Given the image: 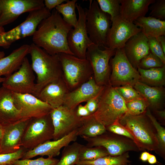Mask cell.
I'll return each instance as SVG.
<instances>
[{"label":"cell","mask_w":165,"mask_h":165,"mask_svg":"<svg viewBox=\"0 0 165 165\" xmlns=\"http://www.w3.org/2000/svg\"><path fill=\"white\" fill-rule=\"evenodd\" d=\"M155 0H120V16L125 20L134 23L145 16L149 6Z\"/></svg>","instance_id":"cell-24"},{"label":"cell","mask_w":165,"mask_h":165,"mask_svg":"<svg viewBox=\"0 0 165 165\" xmlns=\"http://www.w3.org/2000/svg\"><path fill=\"white\" fill-rule=\"evenodd\" d=\"M125 102L128 113L132 116H138L146 113L149 107L148 102L144 98Z\"/></svg>","instance_id":"cell-36"},{"label":"cell","mask_w":165,"mask_h":165,"mask_svg":"<svg viewBox=\"0 0 165 165\" xmlns=\"http://www.w3.org/2000/svg\"><path fill=\"white\" fill-rule=\"evenodd\" d=\"M31 66L37 76L35 91L32 94L37 97L48 84L63 78V73L58 54L50 55L33 43L29 52Z\"/></svg>","instance_id":"cell-2"},{"label":"cell","mask_w":165,"mask_h":165,"mask_svg":"<svg viewBox=\"0 0 165 165\" xmlns=\"http://www.w3.org/2000/svg\"><path fill=\"white\" fill-rule=\"evenodd\" d=\"M70 91L62 78L46 86L36 97L55 108L63 105L65 96Z\"/></svg>","instance_id":"cell-22"},{"label":"cell","mask_w":165,"mask_h":165,"mask_svg":"<svg viewBox=\"0 0 165 165\" xmlns=\"http://www.w3.org/2000/svg\"><path fill=\"white\" fill-rule=\"evenodd\" d=\"M123 48L128 61L137 69L141 60L151 52L148 38L141 31L131 37Z\"/></svg>","instance_id":"cell-21"},{"label":"cell","mask_w":165,"mask_h":165,"mask_svg":"<svg viewBox=\"0 0 165 165\" xmlns=\"http://www.w3.org/2000/svg\"><path fill=\"white\" fill-rule=\"evenodd\" d=\"M81 137L86 142V146H102L106 149L110 156L120 155L129 151H141L131 139L107 131L94 137Z\"/></svg>","instance_id":"cell-10"},{"label":"cell","mask_w":165,"mask_h":165,"mask_svg":"<svg viewBox=\"0 0 165 165\" xmlns=\"http://www.w3.org/2000/svg\"><path fill=\"white\" fill-rule=\"evenodd\" d=\"M76 114L80 117L88 116L90 115L89 112L85 106L79 105L76 108Z\"/></svg>","instance_id":"cell-46"},{"label":"cell","mask_w":165,"mask_h":165,"mask_svg":"<svg viewBox=\"0 0 165 165\" xmlns=\"http://www.w3.org/2000/svg\"></svg>","instance_id":"cell-57"},{"label":"cell","mask_w":165,"mask_h":165,"mask_svg":"<svg viewBox=\"0 0 165 165\" xmlns=\"http://www.w3.org/2000/svg\"><path fill=\"white\" fill-rule=\"evenodd\" d=\"M127 113L125 101L114 87L110 84L105 86L93 114L96 119L105 126L119 121Z\"/></svg>","instance_id":"cell-4"},{"label":"cell","mask_w":165,"mask_h":165,"mask_svg":"<svg viewBox=\"0 0 165 165\" xmlns=\"http://www.w3.org/2000/svg\"><path fill=\"white\" fill-rule=\"evenodd\" d=\"M159 42L164 53L165 54V36L163 35L156 38Z\"/></svg>","instance_id":"cell-48"},{"label":"cell","mask_w":165,"mask_h":165,"mask_svg":"<svg viewBox=\"0 0 165 165\" xmlns=\"http://www.w3.org/2000/svg\"><path fill=\"white\" fill-rule=\"evenodd\" d=\"M30 49V45H23L0 59V77L7 76L18 70L25 58L29 54Z\"/></svg>","instance_id":"cell-25"},{"label":"cell","mask_w":165,"mask_h":165,"mask_svg":"<svg viewBox=\"0 0 165 165\" xmlns=\"http://www.w3.org/2000/svg\"><path fill=\"white\" fill-rule=\"evenodd\" d=\"M134 24L141 30L147 37H157L165 35V21L150 16L138 18Z\"/></svg>","instance_id":"cell-27"},{"label":"cell","mask_w":165,"mask_h":165,"mask_svg":"<svg viewBox=\"0 0 165 165\" xmlns=\"http://www.w3.org/2000/svg\"><path fill=\"white\" fill-rule=\"evenodd\" d=\"M103 91L98 95L90 99L86 102L85 106L91 115L94 114L97 111L98 107L100 97Z\"/></svg>","instance_id":"cell-44"},{"label":"cell","mask_w":165,"mask_h":165,"mask_svg":"<svg viewBox=\"0 0 165 165\" xmlns=\"http://www.w3.org/2000/svg\"><path fill=\"white\" fill-rule=\"evenodd\" d=\"M106 131L105 126L98 122L93 114L81 117V124L77 129V134L81 137L93 138Z\"/></svg>","instance_id":"cell-28"},{"label":"cell","mask_w":165,"mask_h":165,"mask_svg":"<svg viewBox=\"0 0 165 165\" xmlns=\"http://www.w3.org/2000/svg\"><path fill=\"white\" fill-rule=\"evenodd\" d=\"M2 125L0 124V143L2 136Z\"/></svg>","instance_id":"cell-53"},{"label":"cell","mask_w":165,"mask_h":165,"mask_svg":"<svg viewBox=\"0 0 165 165\" xmlns=\"http://www.w3.org/2000/svg\"><path fill=\"white\" fill-rule=\"evenodd\" d=\"M1 9H0V16L1 15Z\"/></svg>","instance_id":"cell-56"},{"label":"cell","mask_w":165,"mask_h":165,"mask_svg":"<svg viewBox=\"0 0 165 165\" xmlns=\"http://www.w3.org/2000/svg\"><path fill=\"white\" fill-rule=\"evenodd\" d=\"M139 82L149 86H163L165 84V65L161 68L147 69L137 68Z\"/></svg>","instance_id":"cell-29"},{"label":"cell","mask_w":165,"mask_h":165,"mask_svg":"<svg viewBox=\"0 0 165 165\" xmlns=\"http://www.w3.org/2000/svg\"><path fill=\"white\" fill-rule=\"evenodd\" d=\"M159 120L165 124V110H158L153 111Z\"/></svg>","instance_id":"cell-47"},{"label":"cell","mask_w":165,"mask_h":165,"mask_svg":"<svg viewBox=\"0 0 165 165\" xmlns=\"http://www.w3.org/2000/svg\"><path fill=\"white\" fill-rule=\"evenodd\" d=\"M5 32L4 28L3 27H0V34L3 33Z\"/></svg>","instance_id":"cell-52"},{"label":"cell","mask_w":165,"mask_h":165,"mask_svg":"<svg viewBox=\"0 0 165 165\" xmlns=\"http://www.w3.org/2000/svg\"><path fill=\"white\" fill-rule=\"evenodd\" d=\"M21 119L20 112L14 103L13 92L2 86L0 88V124L5 125Z\"/></svg>","instance_id":"cell-23"},{"label":"cell","mask_w":165,"mask_h":165,"mask_svg":"<svg viewBox=\"0 0 165 165\" xmlns=\"http://www.w3.org/2000/svg\"><path fill=\"white\" fill-rule=\"evenodd\" d=\"M44 7L43 0H0V27L13 22L24 13Z\"/></svg>","instance_id":"cell-16"},{"label":"cell","mask_w":165,"mask_h":165,"mask_svg":"<svg viewBox=\"0 0 165 165\" xmlns=\"http://www.w3.org/2000/svg\"><path fill=\"white\" fill-rule=\"evenodd\" d=\"M147 161L150 164L157 163V161L156 156L152 154H150Z\"/></svg>","instance_id":"cell-50"},{"label":"cell","mask_w":165,"mask_h":165,"mask_svg":"<svg viewBox=\"0 0 165 165\" xmlns=\"http://www.w3.org/2000/svg\"><path fill=\"white\" fill-rule=\"evenodd\" d=\"M76 9L78 12V19L75 26L71 29L68 34L67 42L69 48L74 56L85 59L87 48L92 43L86 30L84 9L77 3Z\"/></svg>","instance_id":"cell-12"},{"label":"cell","mask_w":165,"mask_h":165,"mask_svg":"<svg viewBox=\"0 0 165 165\" xmlns=\"http://www.w3.org/2000/svg\"><path fill=\"white\" fill-rule=\"evenodd\" d=\"M123 165H131L130 163H128L126 164H125Z\"/></svg>","instance_id":"cell-55"},{"label":"cell","mask_w":165,"mask_h":165,"mask_svg":"<svg viewBox=\"0 0 165 165\" xmlns=\"http://www.w3.org/2000/svg\"></svg>","instance_id":"cell-58"},{"label":"cell","mask_w":165,"mask_h":165,"mask_svg":"<svg viewBox=\"0 0 165 165\" xmlns=\"http://www.w3.org/2000/svg\"><path fill=\"white\" fill-rule=\"evenodd\" d=\"M78 136L76 130L58 140L45 142L32 149L27 151L21 159H30L38 156L52 157L58 156L61 149L69 145L71 142L75 141Z\"/></svg>","instance_id":"cell-20"},{"label":"cell","mask_w":165,"mask_h":165,"mask_svg":"<svg viewBox=\"0 0 165 165\" xmlns=\"http://www.w3.org/2000/svg\"><path fill=\"white\" fill-rule=\"evenodd\" d=\"M146 115L152 122L156 130L159 143L158 149L156 153L164 160L165 159V129L157 121L155 116L152 114L148 108Z\"/></svg>","instance_id":"cell-34"},{"label":"cell","mask_w":165,"mask_h":165,"mask_svg":"<svg viewBox=\"0 0 165 165\" xmlns=\"http://www.w3.org/2000/svg\"><path fill=\"white\" fill-rule=\"evenodd\" d=\"M151 5L149 7L151 12L149 16L164 20L165 0H155V2Z\"/></svg>","instance_id":"cell-41"},{"label":"cell","mask_w":165,"mask_h":165,"mask_svg":"<svg viewBox=\"0 0 165 165\" xmlns=\"http://www.w3.org/2000/svg\"><path fill=\"white\" fill-rule=\"evenodd\" d=\"M77 0H67L65 3L57 6L56 10L63 16V20L73 28L76 24L78 19L75 12Z\"/></svg>","instance_id":"cell-32"},{"label":"cell","mask_w":165,"mask_h":165,"mask_svg":"<svg viewBox=\"0 0 165 165\" xmlns=\"http://www.w3.org/2000/svg\"><path fill=\"white\" fill-rule=\"evenodd\" d=\"M105 127L107 131L131 139L134 142V139L133 136L119 123V121Z\"/></svg>","instance_id":"cell-42"},{"label":"cell","mask_w":165,"mask_h":165,"mask_svg":"<svg viewBox=\"0 0 165 165\" xmlns=\"http://www.w3.org/2000/svg\"><path fill=\"white\" fill-rule=\"evenodd\" d=\"M31 119H22L13 123L2 126L0 154L13 153L20 148L24 133Z\"/></svg>","instance_id":"cell-18"},{"label":"cell","mask_w":165,"mask_h":165,"mask_svg":"<svg viewBox=\"0 0 165 165\" xmlns=\"http://www.w3.org/2000/svg\"><path fill=\"white\" fill-rule=\"evenodd\" d=\"M116 50L108 48L102 50L93 43L87 48L86 58L89 61L91 65L94 80L97 84L100 86H105L110 84L109 61L115 54Z\"/></svg>","instance_id":"cell-11"},{"label":"cell","mask_w":165,"mask_h":165,"mask_svg":"<svg viewBox=\"0 0 165 165\" xmlns=\"http://www.w3.org/2000/svg\"><path fill=\"white\" fill-rule=\"evenodd\" d=\"M72 28L54 9L50 16L38 25L32 35L33 43L50 55L64 53L74 55L69 48L67 39Z\"/></svg>","instance_id":"cell-1"},{"label":"cell","mask_w":165,"mask_h":165,"mask_svg":"<svg viewBox=\"0 0 165 165\" xmlns=\"http://www.w3.org/2000/svg\"><path fill=\"white\" fill-rule=\"evenodd\" d=\"M54 128L50 113L38 118H31L24 133L21 146L32 149L53 139Z\"/></svg>","instance_id":"cell-8"},{"label":"cell","mask_w":165,"mask_h":165,"mask_svg":"<svg viewBox=\"0 0 165 165\" xmlns=\"http://www.w3.org/2000/svg\"><path fill=\"white\" fill-rule=\"evenodd\" d=\"M84 9L86 28L90 40L99 47L105 49L112 23L110 16L101 10L95 0H90L88 8Z\"/></svg>","instance_id":"cell-6"},{"label":"cell","mask_w":165,"mask_h":165,"mask_svg":"<svg viewBox=\"0 0 165 165\" xmlns=\"http://www.w3.org/2000/svg\"><path fill=\"white\" fill-rule=\"evenodd\" d=\"M114 87L125 102L144 98L138 91L130 85H126Z\"/></svg>","instance_id":"cell-37"},{"label":"cell","mask_w":165,"mask_h":165,"mask_svg":"<svg viewBox=\"0 0 165 165\" xmlns=\"http://www.w3.org/2000/svg\"><path fill=\"white\" fill-rule=\"evenodd\" d=\"M150 154V153L146 151L143 152L141 154L139 159L142 161H147Z\"/></svg>","instance_id":"cell-49"},{"label":"cell","mask_w":165,"mask_h":165,"mask_svg":"<svg viewBox=\"0 0 165 165\" xmlns=\"http://www.w3.org/2000/svg\"><path fill=\"white\" fill-rule=\"evenodd\" d=\"M134 87L148 102L149 108L153 111L161 110L165 97L163 86H151L138 81L135 84Z\"/></svg>","instance_id":"cell-26"},{"label":"cell","mask_w":165,"mask_h":165,"mask_svg":"<svg viewBox=\"0 0 165 165\" xmlns=\"http://www.w3.org/2000/svg\"><path fill=\"white\" fill-rule=\"evenodd\" d=\"M14 105L20 112L21 119L38 118L49 113L53 108L31 94L13 92Z\"/></svg>","instance_id":"cell-17"},{"label":"cell","mask_w":165,"mask_h":165,"mask_svg":"<svg viewBox=\"0 0 165 165\" xmlns=\"http://www.w3.org/2000/svg\"><path fill=\"white\" fill-rule=\"evenodd\" d=\"M28 150L21 147L16 152L0 154V165H13L16 161L22 159L24 153Z\"/></svg>","instance_id":"cell-40"},{"label":"cell","mask_w":165,"mask_h":165,"mask_svg":"<svg viewBox=\"0 0 165 165\" xmlns=\"http://www.w3.org/2000/svg\"><path fill=\"white\" fill-rule=\"evenodd\" d=\"M58 54L63 73V78L70 91L87 81L93 76L89 61L64 53Z\"/></svg>","instance_id":"cell-5"},{"label":"cell","mask_w":165,"mask_h":165,"mask_svg":"<svg viewBox=\"0 0 165 165\" xmlns=\"http://www.w3.org/2000/svg\"><path fill=\"white\" fill-rule=\"evenodd\" d=\"M111 61L112 72L109 83L113 87L129 85L133 87L139 81L140 76L137 69L130 62L123 48L116 49Z\"/></svg>","instance_id":"cell-9"},{"label":"cell","mask_w":165,"mask_h":165,"mask_svg":"<svg viewBox=\"0 0 165 165\" xmlns=\"http://www.w3.org/2000/svg\"><path fill=\"white\" fill-rule=\"evenodd\" d=\"M51 14L50 11L45 7L29 12L22 23L8 31L0 34V46L8 49L17 40L32 36L40 22Z\"/></svg>","instance_id":"cell-7"},{"label":"cell","mask_w":165,"mask_h":165,"mask_svg":"<svg viewBox=\"0 0 165 165\" xmlns=\"http://www.w3.org/2000/svg\"><path fill=\"white\" fill-rule=\"evenodd\" d=\"M76 108L71 109L63 105L51 110L50 115L54 128L53 140L68 135L80 126L81 117L76 114Z\"/></svg>","instance_id":"cell-13"},{"label":"cell","mask_w":165,"mask_h":165,"mask_svg":"<svg viewBox=\"0 0 165 165\" xmlns=\"http://www.w3.org/2000/svg\"><path fill=\"white\" fill-rule=\"evenodd\" d=\"M5 55V54L4 51H0V59L4 57Z\"/></svg>","instance_id":"cell-51"},{"label":"cell","mask_w":165,"mask_h":165,"mask_svg":"<svg viewBox=\"0 0 165 165\" xmlns=\"http://www.w3.org/2000/svg\"><path fill=\"white\" fill-rule=\"evenodd\" d=\"M100 8L111 17V20L120 16V0H97Z\"/></svg>","instance_id":"cell-35"},{"label":"cell","mask_w":165,"mask_h":165,"mask_svg":"<svg viewBox=\"0 0 165 165\" xmlns=\"http://www.w3.org/2000/svg\"><path fill=\"white\" fill-rule=\"evenodd\" d=\"M111 21L112 25L107 37L106 48L112 50L123 48L131 37L141 31L134 23L125 20L120 16Z\"/></svg>","instance_id":"cell-15"},{"label":"cell","mask_w":165,"mask_h":165,"mask_svg":"<svg viewBox=\"0 0 165 165\" xmlns=\"http://www.w3.org/2000/svg\"><path fill=\"white\" fill-rule=\"evenodd\" d=\"M35 79L31 65L26 57L18 71L5 77L2 86L13 93L32 94L35 90Z\"/></svg>","instance_id":"cell-14"},{"label":"cell","mask_w":165,"mask_h":165,"mask_svg":"<svg viewBox=\"0 0 165 165\" xmlns=\"http://www.w3.org/2000/svg\"><path fill=\"white\" fill-rule=\"evenodd\" d=\"M105 87L98 85L93 76L87 81L69 92L65 96L63 105L71 109H75L81 103L98 95Z\"/></svg>","instance_id":"cell-19"},{"label":"cell","mask_w":165,"mask_h":165,"mask_svg":"<svg viewBox=\"0 0 165 165\" xmlns=\"http://www.w3.org/2000/svg\"><path fill=\"white\" fill-rule=\"evenodd\" d=\"M67 0H45L44 1L45 7L50 11L57 6L66 2Z\"/></svg>","instance_id":"cell-45"},{"label":"cell","mask_w":165,"mask_h":165,"mask_svg":"<svg viewBox=\"0 0 165 165\" xmlns=\"http://www.w3.org/2000/svg\"><path fill=\"white\" fill-rule=\"evenodd\" d=\"M119 122L133 136L134 142L141 151L148 150L156 152L159 146L156 132L146 113L132 116L127 113Z\"/></svg>","instance_id":"cell-3"},{"label":"cell","mask_w":165,"mask_h":165,"mask_svg":"<svg viewBox=\"0 0 165 165\" xmlns=\"http://www.w3.org/2000/svg\"><path fill=\"white\" fill-rule=\"evenodd\" d=\"M109 155L107 150L102 146L88 147L83 145L79 154V160L92 161Z\"/></svg>","instance_id":"cell-33"},{"label":"cell","mask_w":165,"mask_h":165,"mask_svg":"<svg viewBox=\"0 0 165 165\" xmlns=\"http://www.w3.org/2000/svg\"><path fill=\"white\" fill-rule=\"evenodd\" d=\"M59 159L54 157H41L36 159H25L16 161L13 165H55Z\"/></svg>","instance_id":"cell-39"},{"label":"cell","mask_w":165,"mask_h":165,"mask_svg":"<svg viewBox=\"0 0 165 165\" xmlns=\"http://www.w3.org/2000/svg\"><path fill=\"white\" fill-rule=\"evenodd\" d=\"M4 79H5V77L2 78L1 77H0V83L4 81Z\"/></svg>","instance_id":"cell-54"},{"label":"cell","mask_w":165,"mask_h":165,"mask_svg":"<svg viewBox=\"0 0 165 165\" xmlns=\"http://www.w3.org/2000/svg\"><path fill=\"white\" fill-rule=\"evenodd\" d=\"M129 152L117 156H107L92 161L79 160L76 165H123L130 162Z\"/></svg>","instance_id":"cell-31"},{"label":"cell","mask_w":165,"mask_h":165,"mask_svg":"<svg viewBox=\"0 0 165 165\" xmlns=\"http://www.w3.org/2000/svg\"><path fill=\"white\" fill-rule=\"evenodd\" d=\"M83 145L75 141L64 147L60 159L55 165H76L79 161L80 152Z\"/></svg>","instance_id":"cell-30"},{"label":"cell","mask_w":165,"mask_h":165,"mask_svg":"<svg viewBox=\"0 0 165 165\" xmlns=\"http://www.w3.org/2000/svg\"><path fill=\"white\" fill-rule=\"evenodd\" d=\"M164 66L165 64L159 57L150 52L141 60L137 68L147 69L161 68Z\"/></svg>","instance_id":"cell-38"},{"label":"cell","mask_w":165,"mask_h":165,"mask_svg":"<svg viewBox=\"0 0 165 165\" xmlns=\"http://www.w3.org/2000/svg\"><path fill=\"white\" fill-rule=\"evenodd\" d=\"M148 46L151 53L159 57L165 64V54L156 38L148 37Z\"/></svg>","instance_id":"cell-43"}]
</instances>
